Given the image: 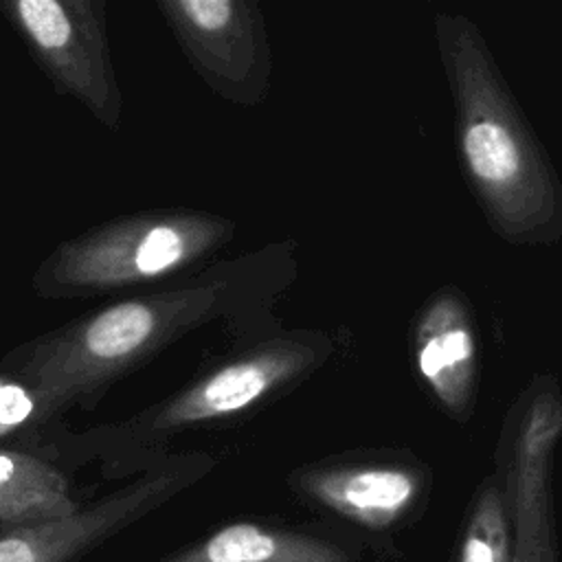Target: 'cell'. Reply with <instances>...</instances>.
I'll list each match as a JSON object with an SVG mask.
<instances>
[{
	"label": "cell",
	"instance_id": "obj_1",
	"mask_svg": "<svg viewBox=\"0 0 562 562\" xmlns=\"http://www.w3.org/2000/svg\"><path fill=\"white\" fill-rule=\"evenodd\" d=\"M437 26L457 103L461 160L490 222L512 241L555 235L562 226L560 189L479 31L463 15H439Z\"/></svg>",
	"mask_w": 562,
	"mask_h": 562
},
{
	"label": "cell",
	"instance_id": "obj_2",
	"mask_svg": "<svg viewBox=\"0 0 562 562\" xmlns=\"http://www.w3.org/2000/svg\"><path fill=\"white\" fill-rule=\"evenodd\" d=\"M224 285H193L105 305L40 338L20 371L42 419L92 400L171 340L211 318Z\"/></svg>",
	"mask_w": 562,
	"mask_h": 562
},
{
	"label": "cell",
	"instance_id": "obj_3",
	"mask_svg": "<svg viewBox=\"0 0 562 562\" xmlns=\"http://www.w3.org/2000/svg\"><path fill=\"white\" fill-rule=\"evenodd\" d=\"M235 226L213 213L160 209L125 215L55 248L35 274L46 296H77L165 279L222 248Z\"/></svg>",
	"mask_w": 562,
	"mask_h": 562
},
{
	"label": "cell",
	"instance_id": "obj_4",
	"mask_svg": "<svg viewBox=\"0 0 562 562\" xmlns=\"http://www.w3.org/2000/svg\"><path fill=\"white\" fill-rule=\"evenodd\" d=\"M55 86L114 127L121 92L110 59L101 0H15L0 4Z\"/></svg>",
	"mask_w": 562,
	"mask_h": 562
},
{
	"label": "cell",
	"instance_id": "obj_5",
	"mask_svg": "<svg viewBox=\"0 0 562 562\" xmlns=\"http://www.w3.org/2000/svg\"><path fill=\"white\" fill-rule=\"evenodd\" d=\"M158 9L215 92L244 105L263 97L270 77V48L257 2L160 0Z\"/></svg>",
	"mask_w": 562,
	"mask_h": 562
},
{
	"label": "cell",
	"instance_id": "obj_6",
	"mask_svg": "<svg viewBox=\"0 0 562 562\" xmlns=\"http://www.w3.org/2000/svg\"><path fill=\"white\" fill-rule=\"evenodd\" d=\"M314 362L316 351L299 340L272 338L255 345L165 400L151 415V428L176 430L233 419L303 378Z\"/></svg>",
	"mask_w": 562,
	"mask_h": 562
},
{
	"label": "cell",
	"instance_id": "obj_7",
	"mask_svg": "<svg viewBox=\"0 0 562 562\" xmlns=\"http://www.w3.org/2000/svg\"><path fill=\"white\" fill-rule=\"evenodd\" d=\"M173 481L171 474L147 476L68 518L11 529L0 536V562H66L160 501Z\"/></svg>",
	"mask_w": 562,
	"mask_h": 562
},
{
	"label": "cell",
	"instance_id": "obj_8",
	"mask_svg": "<svg viewBox=\"0 0 562 562\" xmlns=\"http://www.w3.org/2000/svg\"><path fill=\"white\" fill-rule=\"evenodd\" d=\"M560 432L562 400L553 384L542 386L529 400L514 443L512 496L520 553L516 555V562H542L549 463Z\"/></svg>",
	"mask_w": 562,
	"mask_h": 562
},
{
	"label": "cell",
	"instance_id": "obj_9",
	"mask_svg": "<svg viewBox=\"0 0 562 562\" xmlns=\"http://www.w3.org/2000/svg\"><path fill=\"white\" fill-rule=\"evenodd\" d=\"M417 371L435 397L454 415L468 411L476 384V340L457 294H437L415 327Z\"/></svg>",
	"mask_w": 562,
	"mask_h": 562
},
{
	"label": "cell",
	"instance_id": "obj_10",
	"mask_svg": "<svg viewBox=\"0 0 562 562\" xmlns=\"http://www.w3.org/2000/svg\"><path fill=\"white\" fill-rule=\"evenodd\" d=\"M299 485L325 507L367 527H386L413 503L417 476L395 465H338L301 474Z\"/></svg>",
	"mask_w": 562,
	"mask_h": 562
},
{
	"label": "cell",
	"instance_id": "obj_11",
	"mask_svg": "<svg viewBox=\"0 0 562 562\" xmlns=\"http://www.w3.org/2000/svg\"><path fill=\"white\" fill-rule=\"evenodd\" d=\"M169 562H345V553L312 536L235 522Z\"/></svg>",
	"mask_w": 562,
	"mask_h": 562
},
{
	"label": "cell",
	"instance_id": "obj_12",
	"mask_svg": "<svg viewBox=\"0 0 562 562\" xmlns=\"http://www.w3.org/2000/svg\"><path fill=\"white\" fill-rule=\"evenodd\" d=\"M77 512L61 472L31 454L0 450V525L33 527Z\"/></svg>",
	"mask_w": 562,
	"mask_h": 562
},
{
	"label": "cell",
	"instance_id": "obj_13",
	"mask_svg": "<svg viewBox=\"0 0 562 562\" xmlns=\"http://www.w3.org/2000/svg\"><path fill=\"white\" fill-rule=\"evenodd\" d=\"M509 536L496 485L483 490L465 529L459 562H512Z\"/></svg>",
	"mask_w": 562,
	"mask_h": 562
},
{
	"label": "cell",
	"instance_id": "obj_14",
	"mask_svg": "<svg viewBox=\"0 0 562 562\" xmlns=\"http://www.w3.org/2000/svg\"><path fill=\"white\" fill-rule=\"evenodd\" d=\"M33 419H42L35 393L20 380L0 378V439Z\"/></svg>",
	"mask_w": 562,
	"mask_h": 562
}]
</instances>
